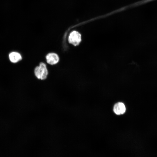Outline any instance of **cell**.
<instances>
[{
  "label": "cell",
  "instance_id": "1",
  "mask_svg": "<svg viewBox=\"0 0 157 157\" xmlns=\"http://www.w3.org/2000/svg\"><path fill=\"white\" fill-rule=\"evenodd\" d=\"M34 72L36 78L41 80L46 79L48 74L46 65L43 62L40 63L39 65L35 67Z\"/></svg>",
  "mask_w": 157,
  "mask_h": 157
},
{
  "label": "cell",
  "instance_id": "3",
  "mask_svg": "<svg viewBox=\"0 0 157 157\" xmlns=\"http://www.w3.org/2000/svg\"><path fill=\"white\" fill-rule=\"evenodd\" d=\"M47 63L51 65L56 64L59 61L58 55L55 53L51 52L48 53L46 56Z\"/></svg>",
  "mask_w": 157,
  "mask_h": 157
},
{
  "label": "cell",
  "instance_id": "4",
  "mask_svg": "<svg viewBox=\"0 0 157 157\" xmlns=\"http://www.w3.org/2000/svg\"><path fill=\"white\" fill-rule=\"evenodd\" d=\"M113 111L117 115L123 114L126 111V108L124 104L122 102H118L114 105Z\"/></svg>",
  "mask_w": 157,
  "mask_h": 157
},
{
  "label": "cell",
  "instance_id": "5",
  "mask_svg": "<svg viewBox=\"0 0 157 157\" xmlns=\"http://www.w3.org/2000/svg\"><path fill=\"white\" fill-rule=\"evenodd\" d=\"M9 59L11 62L16 63L21 60L22 59L21 55L18 53L12 52L9 55Z\"/></svg>",
  "mask_w": 157,
  "mask_h": 157
},
{
  "label": "cell",
  "instance_id": "2",
  "mask_svg": "<svg viewBox=\"0 0 157 157\" xmlns=\"http://www.w3.org/2000/svg\"><path fill=\"white\" fill-rule=\"evenodd\" d=\"M81 40V34L76 31L71 32L68 37L69 42L75 46L78 45Z\"/></svg>",
  "mask_w": 157,
  "mask_h": 157
}]
</instances>
